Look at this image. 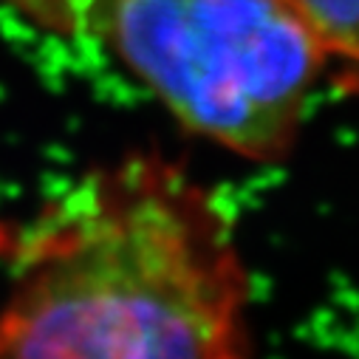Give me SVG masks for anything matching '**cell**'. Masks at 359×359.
<instances>
[{"mask_svg":"<svg viewBox=\"0 0 359 359\" xmlns=\"http://www.w3.org/2000/svg\"><path fill=\"white\" fill-rule=\"evenodd\" d=\"M29 29L97 48L187 133L280 164L331 54L297 0H4Z\"/></svg>","mask_w":359,"mask_h":359,"instance_id":"7a4b0ae2","label":"cell"},{"mask_svg":"<svg viewBox=\"0 0 359 359\" xmlns=\"http://www.w3.org/2000/svg\"><path fill=\"white\" fill-rule=\"evenodd\" d=\"M252 278L229 207L158 153L65 187L18 243L0 359H238Z\"/></svg>","mask_w":359,"mask_h":359,"instance_id":"6da1fadb","label":"cell"},{"mask_svg":"<svg viewBox=\"0 0 359 359\" xmlns=\"http://www.w3.org/2000/svg\"><path fill=\"white\" fill-rule=\"evenodd\" d=\"M331 54V82L359 100V0H297Z\"/></svg>","mask_w":359,"mask_h":359,"instance_id":"3957f363","label":"cell"}]
</instances>
